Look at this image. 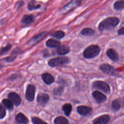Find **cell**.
<instances>
[{
    "label": "cell",
    "instance_id": "6da1fadb",
    "mask_svg": "<svg viewBox=\"0 0 124 124\" xmlns=\"http://www.w3.org/2000/svg\"><path fill=\"white\" fill-rule=\"evenodd\" d=\"M119 22L117 17H108L103 20L99 25V29L101 31L109 30L115 27Z\"/></svg>",
    "mask_w": 124,
    "mask_h": 124
},
{
    "label": "cell",
    "instance_id": "7a4b0ae2",
    "mask_svg": "<svg viewBox=\"0 0 124 124\" xmlns=\"http://www.w3.org/2000/svg\"><path fill=\"white\" fill-rule=\"evenodd\" d=\"M100 51L99 47L96 45H91L87 47L84 51L83 55L85 58H93L97 56Z\"/></svg>",
    "mask_w": 124,
    "mask_h": 124
},
{
    "label": "cell",
    "instance_id": "3957f363",
    "mask_svg": "<svg viewBox=\"0 0 124 124\" xmlns=\"http://www.w3.org/2000/svg\"><path fill=\"white\" fill-rule=\"evenodd\" d=\"M70 59L66 57H60L50 59L48 61V65L51 67L61 66L69 63Z\"/></svg>",
    "mask_w": 124,
    "mask_h": 124
},
{
    "label": "cell",
    "instance_id": "277c9868",
    "mask_svg": "<svg viewBox=\"0 0 124 124\" xmlns=\"http://www.w3.org/2000/svg\"><path fill=\"white\" fill-rule=\"evenodd\" d=\"M81 2V0H72L69 3H67L62 9V12L65 14L73 10L76 7L79 6Z\"/></svg>",
    "mask_w": 124,
    "mask_h": 124
},
{
    "label": "cell",
    "instance_id": "5b68a950",
    "mask_svg": "<svg viewBox=\"0 0 124 124\" xmlns=\"http://www.w3.org/2000/svg\"><path fill=\"white\" fill-rule=\"evenodd\" d=\"M93 88L98 89L106 93H109L110 92V88L108 85L102 81H95L93 84Z\"/></svg>",
    "mask_w": 124,
    "mask_h": 124
},
{
    "label": "cell",
    "instance_id": "8992f818",
    "mask_svg": "<svg viewBox=\"0 0 124 124\" xmlns=\"http://www.w3.org/2000/svg\"><path fill=\"white\" fill-rule=\"evenodd\" d=\"M35 89L33 85L29 84L27 86L26 91V98L29 101H32L34 100L35 95Z\"/></svg>",
    "mask_w": 124,
    "mask_h": 124
},
{
    "label": "cell",
    "instance_id": "52a82bcc",
    "mask_svg": "<svg viewBox=\"0 0 124 124\" xmlns=\"http://www.w3.org/2000/svg\"><path fill=\"white\" fill-rule=\"evenodd\" d=\"M46 34V32L44 31V32H41L40 33L38 34L37 35L34 36L31 39H30L29 40V41L27 43L28 46H31L35 45L37 43H39L44 38V37L45 36Z\"/></svg>",
    "mask_w": 124,
    "mask_h": 124
},
{
    "label": "cell",
    "instance_id": "ba28073f",
    "mask_svg": "<svg viewBox=\"0 0 124 124\" xmlns=\"http://www.w3.org/2000/svg\"><path fill=\"white\" fill-rule=\"evenodd\" d=\"M100 69L105 73L108 75L115 76L116 74V72L112 66L108 64H103L100 67Z\"/></svg>",
    "mask_w": 124,
    "mask_h": 124
},
{
    "label": "cell",
    "instance_id": "9c48e42d",
    "mask_svg": "<svg viewBox=\"0 0 124 124\" xmlns=\"http://www.w3.org/2000/svg\"><path fill=\"white\" fill-rule=\"evenodd\" d=\"M9 100L16 106H18L20 104L21 99L18 94L16 93H10L8 94Z\"/></svg>",
    "mask_w": 124,
    "mask_h": 124
},
{
    "label": "cell",
    "instance_id": "30bf717a",
    "mask_svg": "<svg viewBox=\"0 0 124 124\" xmlns=\"http://www.w3.org/2000/svg\"><path fill=\"white\" fill-rule=\"evenodd\" d=\"M109 116L108 115H104L97 117L93 121V124H107L109 120Z\"/></svg>",
    "mask_w": 124,
    "mask_h": 124
},
{
    "label": "cell",
    "instance_id": "8fae6325",
    "mask_svg": "<svg viewBox=\"0 0 124 124\" xmlns=\"http://www.w3.org/2000/svg\"><path fill=\"white\" fill-rule=\"evenodd\" d=\"M93 96L98 103H102L106 100V96L98 91H94L93 93Z\"/></svg>",
    "mask_w": 124,
    "mask_h": 124
},
{
    "label": "cell",
    "instance_id": "7c38bea8",
    "mask_svg": "<svg viewBox=\"0 0 124 124\" xmlns=\"http://www.w3.org/2000/svg\"><path fill=\"white\" fill-rule=\"evenodd\" d=\"M78 112L81 115L86 116L89 115L92 111V109L88 107L81 106L77 108Z\"/></svg>",
    "mask_w": 124,
    "mask_h": 124
},
{
    "label": "cell",
    "instance_id": "4fadbf2b",
    "mask_svg": "<svg viewBox=\"0 0 124 124\" xmlns=\"http://www.w3.org/2000/svg\"><path fill=\"white\" fill-rule=\"evenodd\" d=\"M49 100V96L46 93H40L37 97V102L40 105H44Z\"/></svg>",
    "mask_w": 124,
    "mask_h": 124
},
{
    "label": "cell",
    "instance_id": "5bb4252c",
    "mask_svg": "<svg viewBox=\"0 0 124 124\" xmlns=\"http://www.w3.org/2000/svg\"><path fill=\"white\" fill-rule=\"evenodd\" d=\"M16 120L17 123L19 124H26L28 122L27 117L22 113H19L16 116Z\"/></svg>",
    "mask_w": 124,
    "mask_h": 124
},
{
    "label": "cell",
    "instance_id": "9a60e30c",
    "mask_svg": "<svg viewBox=\"0 0 124 124\" xmlns=\"http://www.w3.org/2000/svg\"><path fill=\"white\" fill-rule=\"evenodd\" d=\"M34 20V17L33 15H25L22 17L21 20V22L24 24H29L33 22Z\"/></svg>",
    "mask_w": 124,
    "mask_h": 124
},
{
    "label": "cell",
    "instance_id": "2e32d148",
    "mask_svg": "<svg viewBox=\"0 0 124 124\" xmlns=\"http://www.w3.org/2000/svg\"><path fill=\"white\" fill-rule=\"evenodd\" d=\"M42 79L46 84H50L54 81L53 77L48 73H44L42 75Z\"/></svg>",
    "mask_w": 124,
    "mask_h": 124
},
{
    "label": "cell",
    "instance_id": "e0dca14e",
    "mask_svg": "<svg viewBox=\"0 0 124 124\" xmlns=\"http://www.w3.org/2000/svg\"><path fill=\"white\" fill-rule=\"evenodd\" d=\"M108 56L112 61H116L118 60V56L115 50L112 49H109L107 51Z\"/></svg>",
    "mask_w": 124,
    "mask_h": 124
},
{
    "label": "cell",
    "instance_id": "ac0fdd59",
    "mask_svg": "<svg viewBox=\"0 0 124 124\" xmlns=\"http://www.w3.org/2000/svg\"><path fill=\"white\" fill-rule=\"evenodd\" d=\"M57 53L60 55H65L69 52V47L65 45H62L59 46L57 50Z\"/></svg>",
    "mask_w": 124,
    "mask_h": 124
},
{
    "label": "cell",
    "instance_id": "d6986e66",
    "mask_svg": "<svg viewBox=\"0 0 124 124\" xmlns=\"http://www.w3.org/2000/svg\"><path fill=\"white\" fill-rule=\"evenodd\" d=\"M46 45L50 47H56L60 45V42L53 39H49L46 41Z\"/></svg>",
    "mask_w": 124,
    "mask_h": 124
},
{
    "label": "cell",
    "instance_id": "ffe728a7",
    "mask_svg": "<svg viewBox=\"0 0 124 124\" xmlns=\"http://www.w3.org/2000/svg\"><path fill=\"white\" fill-rule=\"evenodd\" d=\"M54 124H68L69 122L65 117L59 116L54 120Z\"/></svg>",
    "mask_w": 124,
    "mask_h": 124
},
{
    "label": "cell",
    "instance_id": "44dd1931",
    "mask_svg": "<svg viewBox=\"0 0 124 124\" xmlns=\"http://www.w3.org/2000/svg\"><path fill=\"white\" fill-rule=\"evenodd\" d=\"M40 7V5L37 4L36 1H31L28 3V9L29 10L31 11L33 10L37 9Z\"/></svg>",
    "mask_w": 124,
    "mask_h": 124
},
{
    "label": "cell",
    "instance_id": "7402d4cb",
    "mask_svg": "<svg viewBox=\"0 0 124 124\" xmlns=\"http://www.w3.org/2000/svg\"><path fill=\"white\" fill-rule=\"evenodd\" d=\"M2 104L8 109L11 110L13 108V103L9 99H3L2 100Z\"/></svg>",
    "mask_w": 124,
    "mask_h": 124
},
{
    "label": "cell",
    "instance_id": "603a6c76",
    "mask_svg": "<svg viewBox=\"0 0 124 124\" xmlns=\"http://www.w3.org/2000/svg\"><path fill=\"white\" fill-rule=\"evenodd\" d=\"M62 110L67 116H69L72 110V106L70 104H66L62 107Z\"/></svg>",
    "mask_w": 124,
    "mask_h": 124
},
{
    "label": "cell",
    "instance_id": "cb8c5ba5",
    "mask_svg": "<svg viewBox=\"0 0 124 124\" xmlns=\"http://www.w3.org/2000/svg\"><path fill=\"white\" fill-rule=\"evenodd\" d=\"M81 33L82 35H84L90 36V35H93L94 33V31L93 29H92L91 28H85V29H83L81 31Z\"/></svg>",
    "mask_w": 124,
    "mask_h": 124
},
{
    "label": "cell",
    "instance_id": "d4e9b609",
    "mask_svg": "<svg viewBox=\"0 0 124 124\" xmlns=\"http://www.w3.org/2000/svg\"><path fill=\"white\" fill-rule=\"evenodd\" d=\"M114 8L116 10H121L124 8V0H119L114 4Z\"/></svg>",
    "mask_w": 124,
    "mask_h": 124
},
{
    "label": "cell",
    "instance_id": "484cf974",
    "mask_svg": "<svg viewBox=\"0 0 124 124\" xmlns=\"http://www.w3.org/2000/svg\"><path fill=\"white\" fill-rule=\"evenodd\" d=\"M51 35L53 37H56L57 38L61 39L64 37V33L62 31H56L53 32Z\"/></svg>",
    "mask_w": 124,
    "mask_h": 124
},
{
    "label": "cell",
    "instance_id": "4316f807",
    "mask_svg": "<svg viewBox=\"0 0 124 124\" xmlns=\"http://www.w3.org/2000/svg\"><path fill=\"white\" fill-rule=\"evenodd\" d=\"M12 45L11 44H8L6 46L0 48V55H2L8 52L11 48Z\"/></svg>",
    "mask_w": 124,
    "mask_h": 124
},
{
    "label": "cell",
    "instance_id": "83f0119b",
    "mask_svg": "<svg viewBox=\"0 0 124 124\" xmlns=\"http://www.w3.org/2000/svg\"><path fill=\"white\" fill-rule=\"evenodd\" d=\"M32 122L33 124H47V123L37 117H33L32 118Z\"/></svg>",
    "mask_w": 124,
    "mask_h": 124
},
{
    "label": "cell",
    "instance_id": "f1b7e54d",
    "mask_svg": "<svg viewBox=\"0 0 124 124\" xmlns=\"http://www.w3.org/2000/svg\"><path fill=\"white\" fill-rule=\"evenodd\" d=\"M112 107L114 110H118L120 108V104L118 101H114L112 103Z\"/></svg>",
    "mask_w": 124,
    "mask_h": 124
},
{
    "label": "cell",
    "instance_id": "f546056e",
    "mask_svg": "<svg viewBox=\"0 0 124 124\" xmlns=\"http://www.w3.org/2000/svg\"><path fill=\"white\" fill-rule=\"evenodd\" d=\"M6 114L5 109L3 106L0 104V119H2L4 117Z\"/></svg>",
    "mask_w": 124,
    "mask_h": 124
},
{
    "label": "cell",
    "instance_id": "4dcf8cb0",
    "mask_svg": "<svg viewBox=\"0 0 124 124\" xmlns=\"http://www.w3.org/2000/svg\"><path fill=\"white\" fill-rule=\"evenodd\" d=\"M16 55H13L12 56H10L8 57H6L4 59V60L7 62H13L16 58Z\"/></svg>",
    "mask_w": 124,
    "mask_h": 124
},
{
    "label": "cell",
    "instance_id": "1f68e13d",
    "mask_svg": "<svg viewBox=\"0 0 124 124\" xmlns=\"http://www.w3.org/2000/svg\"><path fill=\"white\" fill-rule=\"evenodd\" d=\"M63 91V89L62 87H59L54 89L53 93L55 95H60Z\"/></svg>",
    "mask_w": 124,
    "mask_h": 124
},
{
    "label": "cell",
    "instance_id": "d6a6232c",
    "mask_svg": "<svg viewBox=\"0 0 124 124\" xmlns=\"http://www.w3.org/2000/svg\"><path fill=\"white\" fill-rule=\"evenodd\" d=\"M24 4V2L23 1H18L16 4H15V7L16 9H20L22 5Z\"/></svg>",
    "mask_w": 124,
    "mask_h": 124
},
{
    "label": "cell",
    "instance_id": "836d02e7",
    "mask_svg": "<svg viewBox=\"0 0 124 124\" xmlns=\"http://www.w3.org/2000/svg\"><path fill=\"white\" fill-rule=\"evenodd\" d=\"M118 33L119 35H123L124 34V27L121 28L118 31Z\"/></svg>",
    "mask_w": 124,
    "mask_h": 124
},
{
    "label": "cell",
    "instance_id": "e575fe53",
    "mask_svg": "<svg viewBox=\"0 0 124 124\" xmlns=\"http://www.w3.org/2000/svg\"><path fill=\"white\" fill-rule=\"evenodd\" d=\"M2 67H3V66H2V65H0V68H2Z\"/></svg>",
    "mask_w": 124,
    "mask_h": 124
}]
</instances>
